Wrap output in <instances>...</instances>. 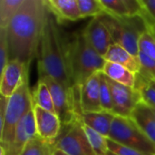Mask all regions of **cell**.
Instances as JSON below:
<instances>
[{
    "instance_id": "obj_9",
    "label": "cell",
    "mask_w": 155,
    "mask_h": 155,
    "mask_svg": "<svg viewBox=\"0 0 155 155\" xmlns=\"http://www.w3.org/2000/svg\"><path fill=\"white\" fill-rule=\"evenodd\" d=\"M27 79H29V67L19 60H10L1 72V95L11 97Z\"/></svg>"
},
{
    "instance_id": "obj_23",
    "label": "cell",
    "mask_w": 155,
    "mask_h": 155,
    "mask_svg": "<svg viewBox=\"0 0 155 155\" xmlns=\"http://www.w3.org/2000/svg\"><path fill=\"white\" fill-rule=\"evenodd\" d=\"M99 82H100V100H101L102 109L104 112L113 113L112 90L109 84V79L103 72L99 73Z\"/></svg>"
},
{
    "instance_id": "obj_22",
    "label": "cell",
    "mask_w": 155,
    "mask_h": 155,
    "mask_svg": "<svg viewBox=\"0 0 155 155\" xmlns=\"http://www.w3.org/2000/svg\"><path fill=\"white\" fill-rule=\"evenodd\" d=\"M54 145L45 143L37 136L25 145L20 155H52Z\"/></svg>"
},
{
    "instance_id": "obj_33",
    "label": "cell",
    "mask_w": 155,
    "mask_h": 155,
    "mask_svg": "<svg viewBox=\"0 0 155 155\" xmlns=\"http://www.w3.org/2000/svg\"><path fill=\"white\" fill-rule=\"evenodd\" d=\"M148 83H149V84H150L152 87H153L155 89V81H153V80H148Z\"/></svg>"
},
{
    "instance_id": "obj_21",
    "label": "cell",
    "mask_w": 155,
    "mask_h": 155,
    "mask_svg": "<svg viewBox=\"0 0 155 155\" xmlns=\"http://www.w3.org/2000/svg\"><path fill=\"white\" fill-rule=\"evenodd\" d=\"M83 128L95 155H107L109 152L107 146V138L84 125V124Z\"/></svg>"
},
{
    "instance_id": "obj_32",
    "label": "cell",
    "mask_w": 155,
    "mask_h": 155,
    "mask_svg": "<svg viewBox=\"0 0 155 155\" xmlns=\"http://www.w3.org/2000/svg\"><path fill=\"white\" fill-rule=\"evenodd\" d=\"M52 155H68L67 153H65L64 152H63L62 150H59V149H54V151H53V153Z\"/></svg>"
},
{
    "instance_id": "obj_27",
    "label": "cell",
    "mask_w": 155,
    "mask_h": 155,
    "mask_svg": "<svg viewBox=\"0 0 155 155\" xmlns=\"http://www.w3.org/2000/svg\"><path fill=\"white\" fill-rule=\"evenodd\" d=\"M139 51L155 60V38L147 31L143 33L140 36Z\"/></svg>"
},
{
    "instance_id": "obj_25",
    "label": "cell",
    "mask_w": 155,
    "mask_h": 155,
    "mask_svg": "<svg viewBox=\"0 0 155 155\" xmlns=\"http://www.w3.org/2000/svg\"><path fill=\"white\" fill-rule=\"evenodd\" d=\"M104 13L120 18L130 17L124 0H100Z\"/></svg>"
},
{
    "instance_id": "obj_30",
    "label": "cell",
    "mask_w": 155,
    "mask_h": 155,
    "mask_svg": "<svg viewBox=\"0 0 155 155\" xmlns=\"http://www.w3.org/2000/svg\"><path fill=\"white\" fill-rule=\"evenodd\" d=\"M143 11L155 22V0H140Z\"/></svg>"
},
{
    "instance_id": "obj_28",
    "label": "cell",
    "mask_w": 155,
    "mask_h": 155,
    "mask_svg": "<svg viewBox=\"0 0 155 155\" xmlns=\"http://www.w3.org/2000/svg\"><path fill=\"white\" fill-rule=\"evenodd\" d=\"M107 146H108V150L110 152H112L113 153L116 155H153L134 150L130 147H127V146L118 143L109 138H107Z\"/></svg>"
},
{
    "instance_id": "obj_1",
    "label": "cell",
    "mask_w": 155,
    "mask_h": 155,
    "mask_svg": "<svg viewBox=\"0 0 155 155\" xmlns=\"http://www.w3.org/2000/svg\"><path fill=\"white\" fill-rule=\"evenodd\" d=\"M45 0H25L6 27L10 60H19L30 67L37 57L48 15Z\"/></svg>"
},
{
    "instance_id": "obj_4",
    "label": "cell",
    "mask_w": 155,
    "mask_h": 155,
    "mask_svg": "<svg viewBox=\"0 0 155 155\" xmlns=\"http://www.w3.org/2000/svg\"><path fill=\"white\" fill-rule=\"evenodd\" d=\"M33 109V93L29 87V79H27L7 101L4 125L0 129V148L5 152L13 142L17 124Z\"/></svg>"
},
{
    "instance_id": "obj_5",
    "label": "cell",
    "mask_w": 155,
    "mask_h": 155,
    "mask_svg": "<svg viewBox=\"0 0 155 155\" xmlns=\"http://www.w3.org/2000/svg\"><path fill=\"white\" fill-rule=\"evenodd\" d=\"M99 17L110 32L114 42L138 57L139 39L142 34L146 31L143 19L141 16L120 18L106 13Z\"/></svg>"
},
{
    "instance_id": "obj_24",
    "label": "cell",
    "mask_w": 155,
    "mask_h": 155,
    "mask_svg": "<svg viewBox=\"0 0 155 155\" xmlns=\"http://www.w3.org/2000/svg\"><path fill=\"white\" fill-rule=\"evenodd\" d=\"M81 17H98L104 14L100 0H77Z\"/></svg>"
},
{
    "instance_id": "obj_11",
    "label": "cell",
    "mask_w": 155,
    "mask_h": 155,
    "mask_svg": "<svg viewBox=\"0 0 155 155\" xmlns=\"http://www.w3.org/2000/svg\"><path fill=\"white\" fill-rule=\"evenodd\" d=\"M37 137L36 124L34 109L28 112L16 126L15 136L5 155H20L25 145L34 138ZM1 149V148H0Z\"/></svg>"
},
{
    "instance_id": "obj_35",
    "label": "cell",
    "mask_w": 155,
    "mask_h": 155,
    "mask_svg": "<svg viewBox=\"0 0 155 155\" xmlns=\"http://www.w3.org/2000/svg\"><path fill=\"white\" fill-rule=\"evenodd\" d=\"M150 108H151V107H150ZM151 109H152V111H153V114H154V115H155V109H153V108H151Z\"/></svg>"
},
{
    "instance_id": "obj_20",
    "label": "cell",
    "mask_w": 155,
    "mask_h": 155,
    "mask_svg": "<svg viewBox=\"0 0 155 155\" xmlns=\"http://www.w3.org/2000/svg\"><path fill=\"white\" fill-rule=\"evenodd\" d=\"M25 0H0V29H6Z\"/></svg>"
},
{
    "instance_id": "obj_29",
    "label": "cell",
    "mask_w": 155,
    "mask_h": 155,
    "mask_svg": "<svg viewBox=\"0 0 155 155\" xmlns=\"http://www.w3.org/2000/svg\"><path fill=\"white\" fill-rule=\"evenodd\" d=\"M9 58V45L7 42L6 31L5 29H0V66L1 72L5 69L8 62Z\"/></svg>"
},
{
    "instance_id": "obj_13",
    "label": "cell",
    "mask_w": 155,
    "mask_h": 155,
    "mask_svg": "<svg viewBox=\"0 0 155 155\" xmlns=\"http://www.w3.org/2000/svg\"><path fill=\"white\" fill-rule=\"evenodd\" d=\"M99 73L94 74L79 87V102L83 114L103 111L100 100Z\"/></svg>"
},
{
    "instance_id": "obj_12",
    "label": "cell",
    "mask_w": 155,
    "mask_h": 155,
    "mask_svg": "<svg viewBox=\"0 0 155 155\" xmlns=\"http://www.w3.org/2000/svg\"><path fill=\"white\" fill-rule=\"evenodd\" d=\"M82 31L89 44L103 57H104L110 46L114 44L110 32L99 16L93 18Z\"/></svg>"
},
{
    "instance_id": "obj_10",
    "label": "cell",
    "mask_w": 155,
    "mask_h": 155,
    "mask_svg": "<svg viewBox=\"0 0 155 155\" xmlns=\"http://www.w3.org/2000/svg\"><path fill=\"white\" fill-rule=\"evenodd\" d=\"M37 136L45 143L54 144L62 131V123L56 114L34 105Z\"/></svg>"
},
{
    "instance_id": "obj_31",
    "label": "cell",
    "mask_w": 155,
    "mask_h": 155,
    "mask_svg": "<svg viewBox=\"0 0 155 155\" xmlns=\"http://www.w3.org/2000/svg\"><path fill=\"white\" fill-rule=\"evenodd\" d=\"M143 19V21H144V23H145V26H146V31L147 32H149L153 37L155 38V22L154 21H153L147 15H146V13L143 11V12H142V14H141V15H140Z\"/></svg>"
},
{
    "instance_id": "obj_15",
    "label": "cell",
    "mask_w": 155,
    "mask_h": 155,
    "mask_svg": "<svg viewBox=\"0 0 155 155\" xmlns=\"http://www.w3.org/2000/svg\"><path fill=\"white\" fill-rule=\"evenodd\" d=\"M104 58L106 62L118 64L126 67L135 74H138L141 71V64L139 58L133 55L124 47L118 44H113Z\"/></svg>"
},
{
    "instance_id": "obj_16",
    "label": "cell",
    "mask_w": 155,
    "mask_h": 155,
    "mask_svg": "<svg viewBox=\"0 0 155 155\" xmlns=\"http://www.w3.org/2000/svg\"><path fill=\"white\" fill-rule=\"evenodd\" d=\"M115 116L113 113L102 111L99 113L82 114L81 119L84 125L108 138Z\"/></svg>"
},
{
    "instance_id": "obj_19",
    "label": "cell",
    "mask_w": 155,
    "mask_h": 155,
    "mask_svg": "<svg viewBox=\"0 0 155 155\" xmlns=\"http://www.w3.org/2000/svg\"><path fill=\"white\" fill-rule=\"evenodd\" d=\"M32 93H33L34 105L38 106L45 111L56 114L50 90L42 80L38 79L37 84L35 85V88Z\"/></svg>"
},
{
    "instance_id": "obj_7",
    "label": "cell",
    "mask_w": 155,
    "mask_h": 155,
    "mask_svg": "<svg viewBox=\"0 0 155 155\" xmlns=\"http://www.w3.org/2000/svg\"><path fill=\"white\" fill-rule=\"evenodd\" d=\"M63 129L66 131L61 132L54 145V149L62 150L68 155H95L84 131L82 121H76Z\"/></svg>"
},
{
    "instance_id": "obj_17",
    "label": "cell",
    "mask_w": 155,
    "mask_h": 155,
    "mask_svg": "<svg viewBox=\"0 0 155 155\" xmlns=\"http://www.w3.org/2000/svg\"><path fill=\"white\" fill-rule=\"evenodd\" d=\"M131 118L140 129L155 143V115L152 109L143 100L134 108Z\"/></svg>"
},
{
    "instance_id": "obj_6",
    "label": "cell",
    "mask_w": 155,
    "mask_h": 155,
    "mask_svg": "<svg viewBox=\"0 0 155 155\" xmlns=\"http://www.w3.org/2000/svg\"><path fill=\"white\" fill-rule=\"evenodd\" d=\"M108 138L134 150L155 155V143L140 129L131 117L115 116Z\"/></svg>"
},
{
    "instance_id": "obj_3",
    "label": "cell",
    "mask_w": 155,
    "mask_h": 155,
    "mask_svg": "<svg viewBox=\"0 0 155 155\" xmlns=\"http://www.w3.org/2000/svg\"><path fill=\"white\" fill-rule=\"evenodd\" d=\"M66 56L74 89H79L94 74L103 72L106 63L89 44L83 31L66 35Z\"/></svg>"
},
{
    "instance_id": "obj_18",
    "label": "cell",
    "mask_w": 155,
    "mask_h": 155,
    "mask_svg": "<svg viewBox=\"0 0 155 155\" xmlns=\"http://www.w3.org/2000/svg\"><path fill=\"white\" fill-rule=\"evenodd\" d=\"M103 73L109 79L113 80L115 83L131 88H135L136 74L123 65L111 62H106Z\"/></svg>"
},
{
    "instance_id": "obj_2",
    "label": "cell",
    "mask_w": 155,
    "mask_h": 155,
    "mask_svg": "<svg viewBox=\"0 0 155 155\" xmlns=\"http://www.w3.org/2000/svg\"><path fill=\"white\" fill-rule=\"evenodd\" d=\"M66 35L49 12L38 50V74L49 76L74 92L67 64Z\"/></svg>"
},
{
    "instance_id": "obj_36",
    "label": "cell",
    "mask_w": 155,
    "mask_h": 155,
    "mask_svg": "<svg viewBox=\"0 0 155 155\" xmlns=\"http://www.w3.org/2000/svg\"><path fill=\"white\" fill-rule=\"evenodd\" d=\"M1 155H5V154H4V153H1Z\"/></svg>"
},
{
    "instance_id": "obj_14",
    "label": "cell",
    "mask_w": 155,
    "mask_h": 155,
    "mask_svg": "<svg viewBox=\"0 0 155 155\" xmlns=\"http://www.w3.org/2000/svg\"><path fill=\"white\" fill-rule=\"evenodd\" d=\"M45 4L59 24L82 19L77 0H45Z\"/></svg>"
},
{
    "instance_id": "obj_34",
    "label": "cell",
    "mask_w": 155,
    "mask_h": 155,
    "mask_svg": "<svg viewBox=\"0 0 155 155\" xmlns=\"http://www.w3.org/2000/svg\"><path fill=\"white\" fill-rule=\"evenodd\" d=\"M107 155H116V154H114V153H113L112 152H110V151H109V152H108V153H107Z\"/></svg>"
},
{
    "instance_id": "obj_8",
    "label": "cell",
    "mask_w": 155,
    "mask_h": 155,
    "mask_svg": "<svg viewBox=\"0 0 155 155\" xmlns=\"http://www.w3.org/2000/svg\"><path fill=\"white\" fill-rule=\"evenodd\" d=\"M109 84L113 97V114L116 116L130 118L136 105L142 101L140 92L111 79H109Z\"/></svg>"
},
{
    "instance_id": "obj_26",
    "label": "cell",
    "mask_w": 155,
    "mask_h": 155,
    "mask_svg": "<svg viewBox=\"0 0 155 155\" xmlns=\"http://www.w3.org/2000/svg\"><path fill=\"white\" fill-rule=\"evenodd\" d=\"M138 58L141 64V74L148 80L155 81V60L149 57L143 52H139Z\"/></svg>"
}]
</instances>
